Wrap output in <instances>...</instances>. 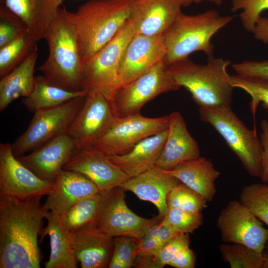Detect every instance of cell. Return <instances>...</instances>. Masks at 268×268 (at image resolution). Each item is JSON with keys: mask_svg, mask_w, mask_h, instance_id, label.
I'll use <instances>...</instances> for the list:
<instances>
[{"mask_svg": "<svg viewBox=\"0 0 268 268\" xmlns=\"http://www.w3.org/2000/svg\"><path fill=\"white\" fill-rule=\"evenodd\" d=\"M45 39L49 55L37 69L56 86L71 91L82 90V63L75 28L67 17L65 8H59Z\"/></svg>", "mask_w": 268, "mask_h": 268, "instance_id": "obj_4", "label": "cell"}, {"mask_svg": "<svg viewBox=\"0 0 268 268\" xmlns=\"http://www.w3.org/2000/svg\"><path fill=\"white\" fill-rule=\"evenodd\" d=\"M168 115L148 118L137 113L116 117L109 129L87 148L99 150L107 156L123 154L142 139L168 129Z\"/></svg>", "mask_w": 268, "mask_h": 268, "instance_id": "obj_11", "label": "cell"}, {"mask_svg": "<svg viewBox=\"0 0 268 268\" xmlns=\"http://www.w3.org/2000/svg\"><path fill=\"white\" fill-rule=\"evenodd\" d=\"M38 57L35 52L0 80V111L13 101L26 97L32 92L35 82L34 68Z\"/></svg>", "mask_w": 268, "mask_h": 268, "instance_id": "obj_27", "label": "cell"}, {"mask_svg": "<svg viewBox=\"0 0 268 268\" xmlns=\"http://www.w3.org/2000/svg\"><path fill=\"white\" fill-rule=\"evenodd\" d=\"M234 16L221 15L211 9L195 15L181 13L163 34L166 48L164 59L169 65L202 51L207 58L214 56L212 37L230 23Z\"/></svg>", "mask_w": 268, "mask_h": 268, "instance_id": "obj_5", "label": "cell"}, {"mask_svg": "<svg viewBox=\"0 0 268 268\" xmlns=\"http://www.w3.org/2000/svg\"><path fill=\"white\" fill-rule=\"evenodd\" d=\"M42 196L27 199L0 195V268H39L38 237L48 211Z\"/></svg>", "mask_w": 268, "mask_h": 268, "instance_id": "obj_1", "label": "cell"}, {"mask_svg": "<svg viewBox=\"0 0 268 268\" xmlns=\"http://www.w3.org/2000/svg\"><path fill=\"white\" fill-rule=\"evenodd\" d=\"M166 171L201 195L208 202L213 199L216 192L215 181L220 173L210 160L200 156L181 162Z\"/></svg>", "mask_w": 268, "mask_h": 268, "instance_id": "obj_26", "label": "cell"}, {"mask_svg": "<svg viewBox=\"0 0 268 268\" xmlns=\"http://www.w3.org/2000/svg\"><path fill=\"white\" fill-rule=\"evenodd\" d=\"M167 134L168 129L142 139L126 153L108 156L130 178L137 176L155 166Z\"/></svg>", "mask_w": 268, "mask_h": 268, "instance_id": "obj_24", "label": "cell"}, {"mask_svg": "<svg viewBox=\"0 0 268 268\" xmlns=\"http://www.w3.org/2000/svg\"><path fill=\"white\" fill-rule=\"evenodd\" d=\"M217 226L224 243L242 244L263 252L268 241V228L239 201H230L221 210Z\"/></svg>", "mask_w": 268, "mask_h": 268, "instance_id": "obj_12", "label": "cell"}, {"mask_svg": "<svg viewBox=\"0 0 268 268\" xmlns=\"http://www.w3.org/2000/svg\"><path fill=\"white\" fill-rule=\"evenodd\" d=\"M63 169L84 175L95 184L101 193L121 186L130 178L107 155L92 148L78 150Z\"/></svg>", "mask_w": 268, "mask_h": 268, "instance_id": "obj_16", "label": "cell"}, {"mask_svg": "<svg viewBox=\"0 0 268 268\" xmlns=\"http://www.w3.org/2000/svg\"><path fill=\"white\" fill-rule=\"evenodd\" d=\"M78 151L67 133L61 134L29 154L17 158L40 179L54 182L64 166Z\"/></svg>", "mask_w": 268, "mask_h": 268, "instance_id": "obj_17", "label": "cell"}, {"mask_svg": "<svg viewBox=\"0 0 268 268\" xmlns=\"http://www.w3.org/2000/svg\"><path fill=\"white\" fill-rule=\"evenodd\" d=\"M183 6H188L192 3H199L203 1L204 0H181Z\"/></svg>", "mask_w": 268, "mask_h": 268, "instance_id": "obj_47", "label": "cell"}, {"mask_svg": "<svg viewBox=\"0 0 268 268\" xmlns=\"http://www.w3.org/2000/svg\"><path fill=\"white\" fill-rule=\"evenodd\" d=\"M48 224L43 228L39 235L41 240L48 235L51 252L46 268H76L72 233L66 226L61 216L56 212L48 211L46 218Z\"/></svg>", "mask_w": 268, "mask_h": 268, "instance_id": "obj_25", "label": "cell"}, {"mask_svg": "<svg viewBox=\"0 0 268 268\" xmlns=\"http://www.w3.org/2000/svg\"><path fill=\"white\" fill-rule=\"evenodd\" d=\"M98 193L95 184L84 175L62 169L43 205L48 211L63 215L79 201Z\"/></svg>", "mask_w": 268, "mask_h": 268, "instance_id": "obj_20", "label": "cell"}, {"mask_svg": "<svg viewBox=\"0 0 268 268\" xmlns=\"http://www.w3.org/2000/svg\"><path fill=\"white\" fill-rule=\"evenodd\" d=\"M168 134L162 153L155 166L164 170L200 156L197 141L188 131L182 115L173 111L169 115Z\"/></svg>", "mask_w": 268, "mask_h": 268, "instance_id": "obj_21", "label": "cell"}, {"mask_svg": "<svg viewBox=\"0 0 268 268\" xmlns=\"http://www.w3.org/2000/svg\"><path fill=\"white\" fill-rule=\"evenodd\" d=\"M196 264V256L190 247L178 253L168 265L176 268H194Z\"/></svg>", "mask_w": 268, "mask_h": 268, "instance_id": "obj_44", "label": "cell"}, {"mask_svg": "<svg viewBox=\"0 0 268 268\" xmlns=\"http://www.w3.org/2000/svg\"><path fill=\"white\" fill-rule=\"evenodd\" d=\"M125 191L118 186L101 193L92 222L99 230L113 237L126 236L139 239L163 217L158 215L148 219L133 212L126 203Z\"/></svg>", "mask_w": 268, "mask_h": 268, "instance_id": "obj_9", "label": "cell"}, {"mask_svg": "<svg viewBox=\"0 0 268 268\" xmlns=\"http://www.w3.org/2000/svg\"><path fill=\"white\" fill-rule=\"evenodd\" d=\"M231 11H241L239 14L243 27L253 33L262 12L268 10V0H231Z\"/></svg>", "mask_w": 268, "mask_h": 268, "instance_id": "obj_36", "label": "cell"}, {"mask_svg": "<svg viewBox=\"0 0 268 268\" xmlns=\"http://www.w3.org/2000/svg\"><path fill=\"white\" fill-rule=\"evenodd\" d=\"M208 201L201 195L179 182L168 195V208H177L192 212H202Z\"/></svg>", "mask_w": 268, "mask_h": 268, "instance_id": "obj_34", "label": "cell"}, {"mask_svg": "<svg viewBox=\"0 0 268 268\" xmlns=\"http://www.w3.org/2000/svg\"><path fill=\"white\" fill-rule=\"evenodd\" d=\"M189 234H179L164 244L154 256L155 260L163 268L180 251L189 247Z\"/></svg>", "mask_w": 268, "mask_h": 268, "instance_id": "obj_39", "label": "cell"}, {"mask_svg": "<svg viewBox=\"0 0 268 268\" xmlns=\"http://www.w3.org/2000/svg\"><path fill=\"white\" fill-rule=\"evenodd\" d=\"M161 246L157 239L145 234L138 240L136 256H155Z\"/></svg>", "mask_w": 268, "mask_h": 268, "instance_id": "obj_42", "label": "cell"}, {"mask_svg": "<svg viewBox=\"0 0 268 268\" xmlns=\"http://www.w3.org/2000/svg\"><path fill=\"white\" fill-rule=\"evenodd\" d=\"M224 260L231 268H268V255L245 245L224 243L219 247Z\"/></svg>", "mask_w": 268, "mask_h": 268, "instance_id": "obj_30", "label": "cell"}, {"mask_svg": "<svg viewBox=\"0 0 268 268\" xmlns=\"http://www.w3.org/2000/svg\"><path fill=\"white\" fill-rule=\"evenodd\" d=\"M53 182L37 176L16 157L11 144L0 143V195L27 199L48 195Z\"/></svg>", "mask_w": 268, "mask_h": 268, "instance_id": "obj_13", "label": "cell"}, {"mask_svg": "<svg viewBox=\"0 0 268 268\" xmlns=\"http://www.w3.org/2000/svg\"><path fill=\"white\" fill-rule=\"evenodd\" d=\"M85 97L34 112L26 130L11 144L14 155L18 157L30 152L56 136L67 133Z\"/></svg>", "mask_w": 268, "mask_h": 268, "instance_id": "obj_8", "label": "cell"}, {"mask_svg": "<svg viewBox=\"0 0 268 268\" xmlns=\"http://www.w3.org/2000/svg\"><path fill=\"white\" fill-rule=\"evenodd\" d=\"M85 90L71 91L50 82L43 75L35 76V86L31 94L23 98L22 103L30 112L54 107L67 101L86 96Z\"/></svg>", "mask_w": 268, "mask_h": 268, "instance_id": "obj_28", "label": "cell"}, {"mask_svg": "<svg viewBox=\"0 0 268 268\" xmlns=\"http://www.w3.org/2000/svg\"><path fill=\"white\" fill-rule=\"evenodd\" d=\"M256 39L268 45V17L262 16L258 18L252 33Z\"/></svg>", "mask_w": 268, "mask_h": 268, "instance_id": "obj_45", "label": "cell"}, {"mask_svg": "<svg viewBox=\"0 0 268 268\" xmlns=\"http://www.w3.org/2000/svg\"><path fill=\"white\" fill-rule=\"evenodd\" d=\"M137 268H161L154 256H136L134 266Z\"/></svg>", "mask_w": 268, "mask_h": 268, "instance_id": "obj_46", "label": "cell"}, {"mask_svg": "<svg viewBox=\"0 0 268 268\" xmlns=\"http://www.w3.org/2000/svg\"><path fill=\"white\" fill-rule=\"evenodd\" d=\"M236 74L255 77L268 82V60L244 61L232 65Z\"/></svg>", "mask_w": 268, "mask_h": 268, "instance_id": "obj_40", "label": "cell"}, {"mask_svg": "<svg viewBox=\"0 0 268 268\" xmlns=\"http://www.w3.org/2000/svg\"><path fill=\"white\" fill-rule=\"evenodd\" d=\"M133 0H90L74 12L65 8L75 26L82 64L108 43L129 19Z\"/></svg>", "mask_w": 268, "mask_h": 268, "instance_id": "obj_2", "label": "cell"}, {"mask_svg": "<svg viewBox=\"0 0 268 268\" xmlns=\"http://www.w3.org/2000/svg\"><path fill=\"white\" fill-rule=\"evenodd\" d=\"M135 32L129 19L117 34L82 64L81 89L111 100L119 87V70L125 50Z\"/></svg>", "mask_w": 268, "mask_h": 268, "instance_id": "obj_7", "label": "cell"}, {"mask_svg": "<svg viewBox=\"0 0 268 268\" xmlns=\"http://www.w3.org/2000/svg\"><path fill=\"white\" fill-rule=\"evenodd\" d=\"M239 201L268 227V184L245 186L241 192Z\"/></svg>", "mask_w": 268, "mask_h": 268, "instance_id": "obj_31", "label": "cell"}, {"mask_svg": "<svg viewBox=\"0 0 268 268\" xmlns=\"http://www.w3.org/2000/svg\"><path fill=\"white\" fill-rule=\"evenodd\" d=\"M200 120L210 124L223 138L251 176L261 174L262 145L256 129H249L231 107L199 108Z\"/></svg>", "mask_w": 268, "mask_h": 268, "instance_id": "obj_6", "label": "cell"}, {"mask_svg": "<svg viewBox=\"0 0 268 268\" xmlns=\"http://www.w3.org/2000/svg\"><path fill=\"white\" fill-rule=\"evenodd\" d=\"M0 3L22 20L37 42L46 37L60 5L58 0H0Z\"/></svg>", "mask_w": 268, "mask_h": 268, "instance_id": "obj_23", "label": "cell"}, {"mask_svg": "<svg viewBox=\"0 0 268 268\" xmlns=\"http://www.w3.org/2000/svg\"><path fill=\"white\" fill-rule=\"evenodd\" d=\"M101 196L99 192L84 198L72 205L65 214L61 215L71 232L93 220Z\"/></svg>", "mask_w": 268, "mask_h": 268, "instance_id": "obj_32", "label": "cell"}, {"mask_svg": "<svg viewBox=\"0 0 268 268\" xmlns=\"http://www.w3.org/2000/svg\"><path fill=\"white\" fill-rule=\"evenodd\" d=\"M162 220L151 226L145 234L157 239L162 246L174 236L179 234L176 233L164 224Z\"/></svg>", "mask_w": 268, "mask_h": 268, "instance_id": "obj_43", "label": "cell"}, {"mask_svg": "<svg viewBox=\"0 0 268 268\" xmlns=\"http://www.w3.org/2000/svg\"><path fill=\"white\" fill-rule=\"evenodd\" d=\"M28 30L22 20L5 5L0 6V48L11 43Z\"/></svg>", "mask_w": 268, "mask_h": 268, "instance_id": "obj_37", "label": "cell"}, {"mask_svg": "<svg viewBox=\"0 0 268 268\" xmlns=\"http://www.w3.org/2000/svg\"><path fill=\"white\" fill-rule=\"evenodd\" d=\"M179 182L166 170L155 166L137 176L130 178L121 187L126 191L133 192L140 200L154 204L159 215L164 217L168 209V195Z\"/></svg>", "mask_w": 268, "mask_h": 268, "instance_id": "obj_22", "label": "cell"}, {"mask_svg": "<svg viewBox=\"0 0 268 268\" xmlns=\"http://www.w3.org/2000/svg\"><path fill=\"white\" fill-rule=\"evenodd\" d=\"M231 61L214 56L207 58L205 64H197L189 58L168 65L176 83L191 94L199 108L231 107L232 90L227 72Z\"/></svg>", "mask_w": 268, "mask_h": 268, "instance_id": "obj_3", "label": "cell"}, {"mask_svg": "<svg viewBox=\"0 0 268 268\" xmlns=\"http://www.w3.org/2000/svg\"><path fill=\"white\" fill-rule=\"evenodd\" d=\"M181 0H133L129 19L135 34L162 35L182 13Z\"/></svg>", "mask_w": 268, "mask_h": 268, "instance_id": "obj_18", "label": "cell"}, {"mask_svg": "<svg viewBox=\"0 0 268 268\" xmlns=\"http://www.w3.org/2000/svg\"><path fill=\"white\" fill-rule=\"evenodd\" d=\"M37 42L28 30L11 43L0 48V77L9 73L30 55L37 52Z\"/></svg>", "mask_w": 268, "mask_h": 268, "instance_id": "obj_29", "label": "cell"}, {"mask_svg": "<svg viewBox=\"0 0 268 268\" xmlns=\"http://www.w3.org/2000/svg\"><path fill=\"white\" fill-rule=\"evenodd\" d=\"M204 0L208 1L209 2H210V3H213L217 5H220L224 1V0Z\"/></svg>", "mask_w": 268, "mask_h": 268, "instance_id": "obj_48", "label": "cell"}, {"mask_svg": "<svg viewBox=\"0 0 268 268\" xmlns=\"http://www.w3.org/2000/svg\"><path fill=\"white\" fill-rule=\"evenodd\" d=\"M262 132L260 139L263 150L261 160V174L260 178L262 183L268 184V121L263 120L260 123Z\"/></svg>", "mask_w": 268, "mask_h": 268, "instance_id": "obj_41", "label": "cell"}, {"mask_svg": "<svg viewBox=\"0 0 268 268\" xmlns=\"http://www.w3.org/2000/svg\"><path fill=\"white\" fill-rule=\"evenodd\" d=\"M72 233L75 256L81 268H109L114 251V237L99 230L92 222Z\"/></svg>", "mask_w": 268, "mask_h": 268, "instance_id": "obj_19", "label": "cell"}, {"mask_svg": "<svg viewBox=\"0 0 268 268\" xmlns=\"http://www.w3.org/2000/svg\"><path fill=\"white\" fill-rule=\"evenodd\" d=\"M58 0L60 5L62 3L63 1H64V0Z\"/></svg>", "mask_w": 268, "mask_h": 268, "instance_id": "obj_49", "label": "cell"}, {"mask_svg": "<svg viewBox=\"0 0 268 268\" xmlns=\"http://www.w3.org/2000/svg\"><path fill=\"white\" fill-rule=\"evenodd\" d=\"M138 240L126 236L114 237V248L112 258L121 261L126 268L133 267L136 257Z\"/></svg>", "mask_w": 268, "mask_h": 268, "instance_id": "obj_38", "label": "cell"}, {"mask_svg": "<svg viewBox=\"0 0 268 268\" xmlns=\"http://www.w3.org/2000/svg\"><path fill=\"white\" fill-rule=\"evenodd\" d=\"M180 88L163 60L143 74L120 87L110 102L116 117L122 118L140 113L148 101L161 94Z\"/></svg>", "mask_w": 268, "mask_h": 268, "instance_id": "obj_10", "label": "cell"}, {"mask_svg": "<svg viewBox=\"0 0 268 268\" xmlns=\"http://www.w3.org/2000/svg\"><path fill=\"white\" fill-rule=\"evenodd\" d=\"M116 118L110 100L101 93H88L67 133L78 150L87 148L109 129Z\"/></svg>", "mask_w": 268, "mask_h": 268, "instance_id": "obj_14", "label": "cell"}, {"mask_svg": "<svg viewBox=\"0 0 268 268\" xmlns=\"http://www.w3.org/2000/svg\"><path fill=\"white\" fill-rule=\"evenodd\" d=\"M202 212L168 208L162 221L177 234H190L202 225Z\"/></svg>", "mask_w": 268, "mask_h": 268, "instance_id": "obj_35", "label": "cell"}, {"mask_svg": "<svg viewBox=\"0 0 268 268\" xmlns=\"http://www.w3.org/2000/svg\"><path fill=\"white\" fill-rule=\"evenodd\" d=\"M166 54L163 35L150 36L135 33L127 45L121 61L119 87L137 78L164 60Z\"/></svg>", "mask_w": 268, "mask_h": 268, "instance_id": "obj_15", "label": "cell"}, {"mask_svg": "<svg viewBox=\"0 0 268 268\" xmlns=\"http://www.w3.org/2000/svg\"><path fill=\"white\" fill-rule=\"evenodd\" d=\"M229 81L234 88L241 89L251 96L250 109L254 117L261 103L264 108H268V82L238 74L230 75Z\"/></svg>", "mask_w": 268, "mask_h": 268, "instance_id": "obj_33", "label": "cell"}]
</instances>
